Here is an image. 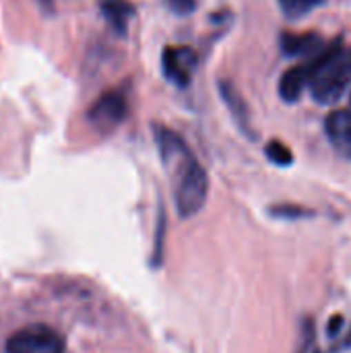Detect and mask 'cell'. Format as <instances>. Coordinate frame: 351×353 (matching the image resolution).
<instances>
[{
	"instance_id": "1",
	"label": "cell",
	"mask_w": 351,
	"mask_h": 353,
	"mask_svg": "<svg viewBox=\"0 0 351 353\" xmlns=\"http://www.w3.org/2000/svg\"><path fill=\"white\" fill-rule=\"evenodd\" d=\"M351 85V48L341 39H333L317 56H312V72L308 81L310 95L317 103L331 105L343 97Z\"/></svg>"
},
{
	"instance_id": "2",
	"label": "cell",
	"mask_w": 351,
	"mask_h": 353,
	"mask_svg": "<svg viewBox=\"0 0 351 353\" xmlns=\"http://www.w3.org/2000/svg\"><path fill=\"white\" fill-rule=\"evenodd\" d=\"M209 194V176L205 168L188 153L180 168V176L176 182V209L178 215L188 219L194 217L207 203Z\"/></svg>"
},
{
	"instance_id": "3",
	"label": "cell",
	"mask_w": 351,
	"mask_h": 353,
	"mask_svg": "<svg viewBox=\"0 0 351 353\" xmlns=\"http://www.w3.org/2000/svg\"><path fill=\"white\" fill-rule=\"evenodd\" d=\"M6 353H64V339L46 325H33L8 337Z\"/></svg>"
},
{
	"instance_id": "4",
	"label": "cell",
	"mask_w": 351,
	"mask_h": 353,
	"mask_svg": "<svg viewBox=\"0 0 351 353\" xmlns=\"http://www.w3.org/2000/svg\"><path fill=\"white\" fill-rule=\"evenodd\" d=\"M128 116V101L120 91H106L97 97V101L89 108V122H93L97 128H114L122 124Z\"/></svg>"
},
{
	"instance_id": "5",
	"label": "cell",
	"mask_w": 351,
	"mask_h": 353,
	"mask_svg": "<svg viewBox=\"0 0 351 353\" xmlns=\"http://www.w3.org/2000/svg\"><path fill=\"white\" fill-rule=\"evenodd\" d=\"M194 54L188 48H166L163 56H161V66H163V74L176 83L178 87H186L194 68Z\"/></svg>"
},
{
	"instance_id": "6",
	"label": "cell",
	"mask_w": 351,
	"mask_h": 353,
	"mask_svg": "<svg viewBox=\"0 0 351 353\" xmlns=\"http://www.w3.org/2000/svg\"><path fill=\"white\" fill-rule=\"evenodd\" d=\"M327 137L335 151L351 159V110H337L327 118Z\"/></svg>"
},
{
	"instance_id": "7",
	"label": "cell",
	"mask_w": 351,
	"mask_h": 353,
	"mask_svg": "<svg viewBox=\"0 0 351 353\" xmlns=\"http://www.w3.org/2000/svg\"><path fill=\"white\" fill-rule=\"evenodd\" d=\"M310 72H312V58H306V62H302L300 66H294V68L285 70L281 81H279V95L288 103L298 101L300 95L304 93V89L308 87Z\"/></svg>"
},
{
	"instance_id": "8",
	"label": "cell",
	"mask_w": 351,
	"mask_h": 353,
	"mask_svg": "<svg viewBox=\"0 0 351 353\" xmlns=\"http://www.w3.org/2000/svg\"><path fill=\"white\" fill-rule=\"evenodd\" d=\"M329 41H325L319 33H283L281 35V50L285 56H302L312 58L321 50H325Z\"/></svg>"
},
{
	"instance_id": "9",
	"label": "cell",
	"mask_w": 351,
	"mask_h": 353,
	"mask_svg": "<svg viewBox=\"0 0 351 353\" xmlns=\"http://www.w3.org/2000/svg\"><path fill=\"white\" fill-rule=\"evenodd\" d=\"M99 8H101V12L106 17L108 25L116 33L124 35L126 29H128L130 19L134 17V6L128 0H101Z\"/></svg>"
},
{
	"instance_id": "10",
	"label": "cell",
	"mask_w": 351,
	"mask_h": 353,
	"mask_svg": "<svg viewBox=\"0 0 351 353\" xmlns=\"http://www.w3.org/2000/svg\"><path fill=\"white\" fill-rule=\"evenodd\" d=\"M219 91H221V97H223L225 105L230 108L234 120L238 122V126H240L246 134H250V116H248V105H246L244 97L238 93V89H236L230 81H221Z\"/></svg>"
},
{
	"instance_id": "11",
	"label": "cell",
	"mask_w": 351,
	"mask_h": 353,
	"mask_svg": "<svg viewBox=\"0 0 351 353\" xmlns=\"http://www.w3.org/2000/svg\"><path fill=\"white\" fill-rule=\"evenodd\" d=\"M323 2L325 0H279V6L288 19H302Z\"/></svg>"
},
{
	"instance_id": "12",
	"label": "cell",
	"mask_w": 351,
	"mask_h": 353,
	"mask_svg": "<svg viewBox=\"0 0 351 353\" xmlns=\"http://www.w3.org/2000/svg\"><path fill=\"white\" fill-rule=\"evenodd\" d=\"M269 161H273L275 165H290L294 161V153L288 145H283L281 141H271L265 149Z\"/></svg>"
},
{
	"instance_id": "13",
	"label": "cell",
	"mask_w": 351,
	"mask_h": 353,
	"mask_svg": "<svg viewBox=\"0 0 351 353\" xmlns=\"http://www.w3.org/2000/svg\"><path fill=\"white\" fill-rule=\"evenodd\" d=\"M271 213L275 217H285V219H298V217H308L310 211L302 209V207H296V205H279V207H273Z\"/></svg>"
},
{
	"instance_id": "14",
	"label": "cell",
	"mask_w": 351,
	"mask_h": 353,
	"mask_svg": "<svg viewBox=\"0 0 351 353\" xmlns=\"http://www.w3.org/2000/svg\"><path fill=\"white\" fill-rule=\"evenodd\" d=\"M314 345V325L312 321H304V327H302V343H300V350L296 353H308V350Z\"/></svg>"
},
{
	"instance_id": "15",
	"label": "cell",
	"mask_w": 351,
	"mask_h": 353,
	"mask_svg": "<svg viewBox=\"0 0 351 353\" xmlns=\"http://www.w3.org/2000/svg\"><path fill=\"white\" fill-rule=\"evenodd\" d=\"M341 329H343V316H341V314L331 316L329 327H327V335H329V337H337V335L341 333Z\"/></svg>"
},
{
	"instance_id": "16",
	"label": "cell",
	"mask_w": 351,
	"mask_h": 353,
	"mask_svg": "<svg viewBox=\"0 0 351 353\" xmlns=\"http://www.w3.org/2000/svg\"><path fill=\"white\" fill-rule=\"evenodd\" d=\"M170 4L178 12H190L194 8V0H170Z\"/></svg>"
},
{
	"instance_id": "17",
	"label": "cell",
	"mask_w": 351,
	"mask_h": 353,
	"mask_svg": "<svg viewBox=\"0 0 351 353\" xmlns=\"http://www.w3.org/2000/svg\"><path fill=\"white\" fill-rule=\"evenodd\" d=\"M314 353H319V352H314Z\"/></svg>"
}]
</instances>
